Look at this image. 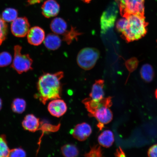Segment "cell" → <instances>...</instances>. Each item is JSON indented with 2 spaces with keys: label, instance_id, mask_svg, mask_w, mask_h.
Segmentation results:
<instances>
[{
  "label": "cell",
  "instance_id": "cell-6",
  "mask_svg": "<svg viewBox=\"0 0 157 157\" xmlns=\"http://www.w3.org/2000/svg\"><path fill=\"white\" fill-rule=\"evenodd\" d=\"M119 9L117 3L114 2L111 3L103 13L100 21L102 34H105L113 28L117 18Z\"/></svg>",
  "mask_w": 157,
  "mask_h": 157
},
{
  "label": "cell",
  "instance_id": "cell-30",
  "mask_svg": "<svg viewBox=\"0 0 157 157\" xmlns=\"http://www.w3.org/2000/svg\"><path fill=\"white\" fill-rule=\"evenodd\" d=\"M115 157H126L124 152L120 147L117 149L115 154Z\"/></svg>",
  "mask_w": 157,
  "mask_h": 157
},
{
  "label": "cell",
  "instance_id": "cell-14",
  "mask_svg": "<svg viewBox=\"0 0 157 157\" xmlns=\"http://www.w3.org/2000/svg\"><path fill=\"white\" fill-rule=\"evenodd\" d=\"M22 124L25 130L31 132H35L40 129L39 119L33 114L26 115L23 121Z\"/></svg>",
  "mask_w": 157,
  "mask_h": 157
},
{
  "label": "cell",
  "instance_id": "cell-8",
  "mask_svg": "<svg viewBox=\"0 0 157 157\" xmlns=\"http://www.w3.org/2000/svg\"><path fill=\"white\" fill-rule=\"evenodd\" d=\"M82 103L85 105L86 109L89 113L90 116L91 117L98 108L103 106H106L109 108L113 104L111 97L104 98L103 99L99 101H94L90 98H86L82 101Z\"/></svg>",
  "mask_w": 157,
  "mask_h": 157
},
{
  "label": "cell",
  "instance_id": "cell-25",
  "mask_svg": "<svg viewBox=\"0 0 157 157\" xmlns=\"http://www.w3.org/2000/svg\"><path fill=\"white\" fill-rule=\"evenodd\" d=\"M12 62V57L10 53L3 52L0 53V67L9 66Z\"/></svg>",
  "mask_w": 157,
  "mask_h": 157
},
{
  "label": "cell",
  "instance_id": "cell-9",
  "mask_svg": "<svg viewBox=\"0 0 157 157\" xmlns=\"http://www.w3.org/2000/svg\"><path fill=\"white\" fill-rule=\"evenodd\" d=\"M91 117H95L99 122L98 126L101 130L104 124L110 122L113 119V114L109 107L103 106L98 108Z\"/></svg>",
  "mask_w": 157,
  "mask_h": 157
},
{
  "label": "cell",
  "instance_id": "cell-23",
  "mask_svg": "<svg viewBox=\"0 0 157 157\" xmlns=\"http://www.w3.org/2000/svg\"><path fill=\"white\" fill-rule=\"evenodd\" d=\"M81 34L82 33L78 32L75 28L71 27L70 30L67 31L63 35V39L67 43V44H70L74 39H77L78 36Z\"/></svg>",
  "mask_w": 157,
  "mask_h": 157
},
{
  "label": "cell",
  "instance_id": "cell-21",
  "mask_svg": "<svg viewBox=\"0 0 157 157\" xmlns=\"http://www.w3.org/2000/svg\"><path fill=\"white\" fill-rule=\"evenodd\" d=\"M18 12L16 9L12 8L6 9L2 13L1 17L5 22L13 21L17 18Z\"/></svg>",
  "mask_w": 157,
  "mask_h": 157
},
{
  "label": "cell",
  "instance_id": "cell-28",
  "mask_svg": "<svg viewBox=\"0 0 157 157\" xmlns=\"http://www.w3.org/2000/svg\"><path fill=\"white\" fill-rule=\"evenodd\" d=\"M26 153L21 148H15L10 150L7 155L5 157H25Z\"/></svg>",
  "mask_w": 157,
  "mask_h": 157
},
{
  "label": "cell",
  "instance_id": "cell-33",
  "mask_svg": "<svg viewBox=\"0 0 157 157\" xmlns=\"http://www.w3.org/2000/svg\"><path fill=\"white\" fill-rule=\"evenodd\" d=\"M155 97L156 98V99H157V89L156 90V91L155 92Z\"/></svg>",
  "mask_w": 157,
  "mask_h": 157
},
{
  "label": "cell",
  "instance_id": "cell-12",
  "mask_svg": "<svg viewBox=\"0 0 157 157\" xmlns=\"http://www.w3.org/2000/svg\"><path fill=\"white\" fill-rule=\"evenodd\" d=\"M91 133V126L85 122L76 125L71 131V134L74 138L81 142L86 140Z\"/></svg>",
  "mask_w": 157,
  "mask_h": 157
},
{
  "label": "cell",
  "instance_id": "cell-27",
  "mask_svg": "<svg viewBox=\"0 0 157 157\" xmlns=\"http://www.w3.org/2000/svg\"><path fill=\"white\" fill-rule=\"evenodd\" d=\"M102 151L100 145H97L92 147L89 152L84 155V157H102Z\"/></svg>",
  "mask_w": 157,
  "mask_h": 157
},
{
  "label": "cell",
  "instance_id": "cell-29",
  "mask_svg": "<svg viewBox=\"0 0 157 157\" xmlns=\"http://www.w3.org/2000/svg\"><path fill=\"white\" fill-rule=\"evenodd\" d=\"M149 157H157V144L151 147L148 151Z\"/></svg>",
  "mask_w": 157,
  "mask_h": 157
},
{
  "label": "cell",
  "instance_id": "cell-7",
  "mask_svg": "<svg viewBox=\"0 0 157 157\" xmlns=\"http://www.w3.org/2000/svg\"><path fill=\"white\" fill-rule=\"evenodd\" d=\"M30 24L26 17H17L12 23L11 30L13 35L18 38H23L28 34Z\"/></svg>",
  "mask_w": 157,
  "mask_h": 157
},
{
  "label": "cell",
  "instance_id": "cell-18",
  "mask_svg": "<svg viewBox=\"0 0 157 157\" xmlns=\"http://www.w3.org/2000/svg\"><path fill=\"white\" fill-rule=\"evenodd\" d=\"M98 141L100 146L109 148L112 146L114 141L113 132L109 130L104 131L98 137Z\"/></svg>",
  "mask_w": 157,
  "mask_h": 157
},
{
  "label": "cell",
  "instance_id": "cell-22",
  "mask_svg": "<svg viewBox=\"0 0 157 157\" xmlns=\"http://www.w3.org/2000/svg\"><path fill=\"white\" fill-rule=\"evenodd\" d=\"M26 106V102L24 99L16 98L12 103V109L15 113H21L25 111Z\"/></svg>",
  "mask_w": 157,
  "mask_h": 157
},
{
  "label": "cell",
  "instance_id": "cell-32",
  "mask_svg": "<svg viewBox=\"0 0 157 157\" xmlns=\"http://www.w3.org/2000/svg\"><path fill=\"white\" fill-rule=\"evenodd\" d=\"M2 101L1 98H0V110H1L2 107Z\"/></svg>",
  "mask_w": 157,
  "mask_h": 157
},
{
  "label": "cell",
  "instance_id": "cell-24",
  "mask_svg": "<svg viewBox=\"0 0 157 157\" xmlns=\"http://www.w3.org/2000/svg\"><path fill=\"white\" fill-rule=\"evenodd\" d=\"M10 150L6 136L5 135H0V157L6 156Z\"/></svg>",
  "mask_w": 157,
  "mask_h": 157
},
{
  "label": "cell",
  "instance_id": "cell-19",
  "mask_svg": "<svg viewBox=\"0 0 157 157\" xmlns=\"http://www.w3.org/2000/svg\"><path fill=\"white\" fill-rule=\"evenodd\" d=\"M61 152L64 157H77L79 151L77 147L72 144H66L61 148Z\"/></svg>",
  "mask_w": 157,
  "mask_h": 157
},
{
  "label": "cell",
  "instance_id": "cell-15",
  "mask_svg": "<svg viewBox=\"0 0 157 157\" xmlns=\"http://www.w3.org/2000/svg\"><path fill=\"white\" fill-rule=\"evenodd\" d=\"M104 81L99 79L96 80L92 87L91 91L90 94V98L94 101H101L104 98Z\"/></svg>",
  "mask_w": 157,
  "mask_h": 157
},
{
  "label": "cell",
  "instance_id": "cell-16",
  "mask_svg": "<svg viewBox=\"0 0 157 157\" xmlns=\"http://www.w3.org/2000/svg\"><path fill=\"white\" fill-rule=\"evenodd\" d=\"M50 26L52 32L57 35H63L67 31V24L60 17H56L53 20Z\"/></svg>",
  "mask_w": 157,
  "mask_h": 157
},
{
  "label": "cell",
  "instance_id": "cell-5",
  "mask_svg": "<svg viewBox=\"0 0 157 157\" xmlns=\"http://www.w3.org/2000/svg\"><path fill=\"white\" fill-rule=\"evenodd\" d=\"M100 53L97 49L93 48H85L78 53L77 62L80 67L84 70H90L95 66Z\"/></svg>",
  "mask_w": 157,
  "mask_h": 157
},
{
  "label": "cell",
  "instance_id": "cell-3",
  "mask_svg": "<svg viewBox=\"0 0 157 157\" xmlns=\"http://www.w3.org/2000/svg\"><path fill=\"white\" fill-rule=\"evenodd\" d=\"M22 47L19 45L14 48V58L11 67L17 73L21 74L32 70L33 60L29 54H22L21 51Z\"/></svg>",
  "mask_w": 157,
  "mask_h": 157
},
{
  "label": "cell",
  "instance_id": "cell-11",
  "mask_svg": "<svg viewBox=\"0 0 157 157\" xmlns=\"http://www.w3.org/2000/svg\"><path fill=\"white\" fill-rule=\"evenodd\" d=\"M67 107L63 100L54 99L49 103L48 105L49 112L53 116L59 117L63 116L67 111Z\"/></svg>",
  "mask_w": 157,
  "mask_h": 157
},
{
  "label": "cell",
  "instance_id": "cell-10",
  "mask_svg": "<svg viewBox=\"0 0 157 157\" xmlns=\"http://www.w3.org/2000/svg\"><path fill=\"white\" fill-rule=\"evenodd\" d=\"M27 35L29 44L35 46H38L42 44L45 38L44 30L39 26L31 28Z\"/></svg>",
  "mask_w": 157,
  "mask_h": 157
},
{
  "label": "cell",
  "instance_id": "cell-2",
  "mask_svg": "<svg viewBox=\"0 0 157 157\" xmlns=\"http://www.w3.org/2000/svg\"><path fill=\"white\" fill-rule=\"evenodd\" d=\"M147 25L144 15L133 14L119 20L116 27L122 34L123 38L129 42L144 36L147 33Z\"/></svg>",
  "mask_w": 157,
  "mask_h": 157
},
{
  "label": "cell",
  "instance_id": "cell-20",
  "mask_svg": "<svg viewBox=\"0 0 157 157\" xmlns=\"http://www.w3.org/2000/svg\"><path fill=\"white\" fill-rule=\"evenodd\" d=\"M140 74L145 81H151L154 76V71L152 67L149 64H144L141 69Z\"/></svg>",
  "mask_w": 157,
  "mask_h": 157
},
{
  "label": "cell",
  "instance_id": "cell-31",
  "mask_svg": "<svg viewBox=\"0 0 157 157\" xmlns=\"http://www.w3.org/2000/svg\"><path fill=\"white\" fill-rule=\"evenodd\" d=\"M42 1H43V0H33L32 3H36L40 2ZM82 1L85 2L86 3H89L92 1V0H82Z\"/></svg>",
  "mask_w": 157,
  "mask_h": 157
},
{
  "label": "cell",
  "instance_id": "cell-1",
  "mask_svg": "<svg viewBox=\"0 0 157 157\" xmlns=\"http://www.w3.org/2000/svg\"><path fill=\"white\" fill-rule=\"evenodd\" d=\"M63 72L46 73L39 78L37 84L38 93L35 97L44 105L49 100L60 99L62 86L60 80L63 77Z\"/></svg>",
  "mask_w": 157,
  "mask_h": 157
},
{
  "label": "cell",
  "instance_id": "cell-4",
  "mask_svg": "<svg viewBox=\"0 0 157 157\" xmlns=\"http://www.w3.org/2000/svg\"><path fill=\"white\" fill-rule=\"evenodd\" d=\"M145 0H115L123 17L133 14L144 15Z\"/></svg>",
  "mask_w": 157,
  "mask_h": 157
},
{
  "label": "cell",
  "instance_id": "cell-17",
  "mask_svg": "<svg viewBox=\"0 0 157 157\" xmlns=\"http://www.w3.org/2000/svg\"><path fill=\"white\" fill-rule=\"evenodd\" d=\"M61 39L56 34H49L44 40V44L48 50H55L58 49L61 44Z\"/></svg>",
  "mask_w": 157,
  "mask_h": 157
},
{
  "label": "cell",
  "instance_id": "cell-13",
  "mask_svg": "<svg viewBox=\"0 0 157 157\" xmlns=\"http://www.w3.org/2000/svg\"><path fill=\"white\" fill-rule=\"evenodd\" d=\"M60 9V6L56 1L47 0L42 5V13L46 18H51L57 15Z\"/></svg>",
  "mask_w": 157,
  "mask_h": 157
},
{
  "label": "cell",
  "instance_id": "cell-26",
  "mask_svg": "<svg viewBox=\"0 0 157 157\" xmlns=\"http://www.w3.org/2000/svg\"><path fill=\"white\" fill-rule=\"evenodd\" d=\"M7 34V25L0 16V46L6 39Z\"/></svg>",
  "mask_w": 157,
  "mask_h": 157
}]
</instances>
